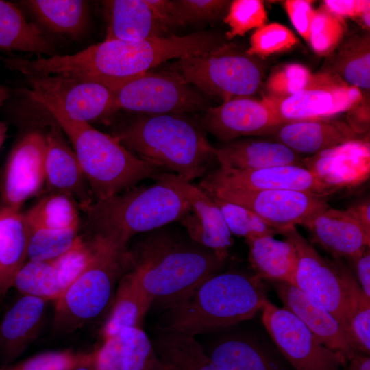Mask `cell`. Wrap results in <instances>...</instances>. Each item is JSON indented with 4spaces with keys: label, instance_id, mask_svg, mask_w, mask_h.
Here are the masks:
<instances>
[{
    "label": "cell",
    "instance_id": "cell-1",
    "mask_svg": "<svg viewBox=\"0 0 370 370\" xmlns=\"http://www.w3.org/2000/svg\"><path fill=\"white\" fill-rule=\"evenodd\" d=\"M135 236L132 249H127L129 271L164 310L218 273L225 262L174 223Z\"/></svg>",
    "mask_w": 370,
    "mask_h": 370
},
{
    "label": "cell",
    "instance_id": "cell-2",
    "mask_svg": "<svg viewBox=\"0 0 370 370\" xmlns=\"http://www.w3.org/2000/svg\"><path fill=\"white\" fill-rule=\"evenodd\" d=\"M112 136L142 161L190 182L203 177L217 162L216 148L197 121L184 114H138Z\"/></svg>",
    "mask_w": 370,
    "mask_h": 370
},
{
    "label": "cell",
    "instance_id": "cell-3",
    "mask_svg": "<svg viewBox=\"0 0 370 370\" xmlns=\"http://www.w3.org/2000/svg\"><path fill=\"white\" fill-rule=\"evenodd\" d=\"M266 287L254 273H217L164 310L158 330L195 336L251 319L266 301Z\"/></svg>",
    "mask_w": 370,
    "mask_h": 370
},
{
    "label": "cell",
    "instance_id": "cell-4",
    "mask_svg": "<svg viewBox=\"0 0 370 370\" xmlns=\"http://www.w3.org/2000/svg\"><path fill=\"white\" fill-rule=\"evenodd\" d=\"M149 186H135L82 209L94 234L123 247L130 239L178 222L192 208L175 189L158 180Z\"/></svg>",
    "mask_w": 370,
    "mask_h": 370
},
{
    "label": "cell",
    "instance_id": "cell-5",
    "mask_svg": "<svg viewBox=\"0 0 370 370\" xmlns=\"http://www.w3.org/2000/svg\"><path fill=\"white\" fill-rule=\"evenodd\" d=\"M73 145L94 201L106 199L166 172L142 161L114 136L90 123L47 110Z\"/></svg>",
    "mask_w": 370,
    "mask_h": 370
},
{
    "label": "cell",
    "instance_id": "cell-6",
    "mask_svg": "<svg viewBox=\"0 0 370 370\" xmlns=\"http://www.w3.org/2000/svg\"><path fill=\"white\" fill-rule=\"evenodd\" d=\"M91 239L90 262L55 301L53 325L57 331H74L99 317L130 267L127 247L101 234H94Z\"/></svg>",
    "mask_w": 370,
    "mask_h": 370
},
{
    "label": "cell",
    "instance_id": "cell-7",
    "mask_svg": "<svg viewBox=\"0 0 370 370\" xmlns=\"http://www.w3.org/2000/svg\"><path fill=\"white\" fill-rule=\"evenodd\" d=\"M165 71L222 103L251 97L260 88L264 73L256 57L227 42L209 52L177 59L167 64Z\"/></svg>",
    "mask_w": 370,
    "mask_h": 370
},
{
    "label": "cell",
    "instance_id": "cell-8",
    "mask_svg": "<svg viewBox=\"0 0 370 370\" xmlns=\"http://www.w3.org/2000/svg\"><path fill=\"white\" fill-rule=\"evenodd\" d=\"M25 77L27 95L47 110L90 124L116 112L113 92L102 84L61 75Z\"/></svg>",
    "mask_w": 370,
    "mask_h": 370
},
{
    "label": "cell",
    "instance_id": "cell-9",
    "mask_svg": "<svg viewBox=\"0 0 370 370\" xmlns=\"http://www.w3.org/2000/svg\"><path fill=\"white\" fill-rule=\"evenodd\" d=\"M112 92L116 112L184 114L208 108L207 99L200 92L165 70L134 77Z\"/></svg>",
    "mask_w": 370,
    "mask_h": 370
},
{
    "label": "cell",
    "instance_id": "cell-10",
    "mask_svg": "<svg viewBox=\"0 0 370 370\" xmlns=\"http://www.w3.org/2000/svg\"><path fill=\"white\" fill-rule=\"evenodd\" d=\"M360 89L351 86L332 71L312 75L306 86L285 98L264 96L284 123L328 119L348 111L363 99Z\"/></svg>",
    "mask_w": 370,
    "mask_h": 370
},
{
    "label": "cell",
    "instance_id": "cell-11",
    "mask_svg": "<svg viewBox=\"0 0 370 370\" xmlns=\"http://www.w3.org/2000/svg\"><path fill=\"white\" fill-rule=\"evenodd\" d=\"M263 325L280 352L295 370H340L347 361L325 346L294 314L266 299Z\"/></svg>",
    "mask_w": 370,
    "mask_h": 370
},
{
    "label": "cell",
    "instance_id": "cell-12",
    "mask_svg": "<svg viewBox=\"0 0 370 370\" xmlns=\"http://www.w3.org/2000/svg\"><path fill=\"white\" fill-rule=\"evenodd\" d=\"M279 234L294 245L297 254L293 286L329 312L352 339L343 282L336 262L322 257L295 226Z\"/></svg>",
    "mask_w": 370,
    "mask_h": 370
},
{
    "label": "cell",
    "instance_id": "cell-13",
    "mask_svg": "<svg viewBox=\"0 0 370 370\" xmlns=\"http://www.w3.org/2000/svg\"><path fill=\"white\" fill-rule=\"evenodd\" d=\"M206 193L248 208L277 234L296 225H302L314 214L330 206L324 195L293 190L221 188Z\"/></svg>",
    "mask_w": 370,
    "mask_h": 370
},
{
    "label": "cell",
    "instance_id": "cell-14",
    "mask_svg": "<svg viewBox=\"0 0 370 370\" xmlns=\"http://www.w3.org/2000/svg\"><path fill=\"white\" fill-rule=\"evenodd\" d=\"M208 192L215 189L293 190L327 196L336 188L302 165H282L241 170L219 166L206 174L197 185Z\"/></svg>",
    "mask_w": 370,
    "mask_h": 370
},
{
    "label": "cell",
    "instance_id": "cell-15",
    "mask_svg": "<svg viewBox=\"0 0 370 370\" xmlns=\"http://www.w3.org/2000/svg\"><path fill=\"white\" fill-rule=\"evenodd\" d=\"M46 134L38 130L25 134L10 152L0 178L1 206L21 210L25 202L45 185Z\"/></svg>",
    "mask_w": 370,
    "mask_h": 370
},
{
    "label": "cell",
    "instance_id": "cell-16",
    "mask_svg": "<svg viewBox=\"0 0 370 370\" xmlns=\"http://www.w3.org/2000/svg\"><path fill=\"white\" fill-rule=\"evenodd\" d=\"M197 123L224 143L244 136L271 135L284 123L262 99L251 97H235L208 108Z\"/></svg>",
    "mask_w": 370,
    "mask_h": 370
},
{
    "label": "cell",
    "instance_id": "cell-17",
    "mask_svg": "<svg viewBox=\"0 0 370 370\" xmlns=\"http://www.w3.org/2000/svg\"><path fill=\"white\" fill-rule=\"evenodd\" d=\"M153 180L169 185L186 199L192 210L177 223L194 241L212 250L221 260L225 261L232 243V234L213 197L174 173L163 172Z\"/></svg>",
    "mask_w": 370,
    "mask_h": 370
},
{
    "label": "cell",
    "instance_id": "cell-18",
    "mask_svg": "<svg viewBox=\"0 0 370 370\" xmlns=\"http://www.w3.org/2000/svg\"><path fill=\"white\" fill-rule=\"evenodd\" d=\"M271 282L284 308L297 317L325 346L341 352L347 360L357 353L343 328L320 304L290 283Z\"/></svg>",
    "mask_w": 370,
    "mask_h": 370
},
{
    "label": "cell",
    "instance_id": "cell-19",
    "mask_svg": "<svg viewBox=\"0 0 370 370\" xmlns=\"http://www.w3.org/2000/svg\"><path fill=\"white\" fill-rule=\"evenodd\" d=\"M313 241L337 259L350 260L370 245V234L347 210L323 209L303 225Z\"/></svg>",
    "mask_w": 370,
    "mask_h": 370
},
{
    "label": "cell",
    "instance_id": "cell-20",
    "mask_svg": "<svg viewBox=\"0 0 370 370\" xmlns=\"http://www.w3.org/2000/svg\"><path fill=\"white\" fill-rule=\"evenodd\" d=\"M46 138L45 184L50 193L73 198L82 210L94 200L74 150L63 138L60 127L52 126Z\"/></svg>",
    "mask_w": 370,
    "mask_h": 370
},
{
    "label": "cell",
    "instance_id": "cell-21",
    "mask_svg": "<svg viewBox=\"0 0 370 370\" xmlns=\"http://www.w3.org/2000/svg\"><path fill=\"white\" fill-rule=\"evenodd\" d=\"M295 153L318 154L342 144L358 140L360 134L347 123L337 120L288 122L271 135Z\"/></svg>",
    "mask_w": 370,
    "mask_h": 370
},
{
    "label": "cell",
    "instance_id": "cell-22",
    "mask_svg": "<svg viewBox=\"0 0 370 370\" xmlns=\"http://www.w3.org/2000/svg\"><path fill=\"white\" fill-rule=\"evenodd\" d=\"M48 301L23 295L6 311L0 322V353L5 361L17 358L37 337Z\"/></svg>",
    "mask_w": 370,
    "mask_h": 370
},
{
    "label": "cell",
    "instance_id": "cell-23",
    "mask_svg": "<svg viewBox=\"0 0 370 370\" xmlns=\"http://www.w3.org/2000/svg\"><path fill=\"white\" fill-rule=\"evenodd\" d=\"M219 166L249 170L282 166L301 165L304 159L284 145L275 140L238 138L216 148Z\"/></svg>",
    "mask_w": 370,
    "mask_h": 370
},
{
    "label": "cell",
    "instance_id": "cell-24",
    "mask_svg": "<svg viewBox=\"0 0 370 370\" xmlns=\"http://www.w3.org/2000/svg\"><path fill=\"white\" fill-rule=\"evenodd\" d=\"M102 4L107 19L106 40L136 42L168 33L146 0H107Z\"/></svg>",
    "mask_w": 370,
    "mask_h": 370
},
{
    "label": "cell",
    "instance_id": "cell-25",
    "mask_svg": "<svg viewBox=\"0 0 370 370\" xmlns=\"http://www.w3.org/2000/svg\"><path fill=\"white\" fill-rule=\"evenodd\" d=\"M246 242L249 246V261L257 277L294 285L298 257L291 241L263 236L247 238Z\"/></svg>",
    "mask_w": 370,
    "mask_h": 370
},
{
    "label": "cell",
    "instance_id": "cell-26",
    "mask_svg": "<svg viewBox=\"0 0 370 370\" xmlns=\"http://www.w3.org/2000/svg\"><path fill=\"white\" fill-rule=\"evenodd\" d=\"M28 230L23 213L0 206V297L13 286L14 279L25 263Z\"/></svg>",
    "mask_w": 370,
    "mask_h": 370
},
{
    "label": "cell",
    "instance_id": "cell-27",
    "mask_svg": "<svg viewBox=\"0 0 370 370\" xmlns=\"http://www.w3.org/2000/svg\"><path fill=\"white\" fill-rule=\"evenodd\" d=\"M116 290L110 313L101 332L103 341L118 336L124 328H140L153 304L129 271L121 277Z\"/></svg>",
    "mask_w": 370,
    "mask_h": 370
},
{
    "label": "cell",
    "instance_id": "cell-28",
    "mask_svg": "<svg viewBox=\"0 0 370 370\" xmlns=\"http://www.w3.org/2000/svg\"><path fill=\"white\" fill-rule=\"evenodd\" d=\"M21 3L53 33L79 38L88 27L89 6L86 1L26 0Z\"/></svg>",
    "mask_w": 370,
    "mask_h": 370
},
{
    "label": "cell",
    "instance_id": "cell-29",
    "mask_svg": "<svg viewBox=\"0 0 370 370\" xmlns=\"http://www.w3.org/2000/svg\"><path fill=\"white\" fill-rule=\"evenodd\" d=\"M152 344L164 370H221L195 336L158 330Z\"/></svg>",
    "mask_w": 370,
    "mask_h": 370
},
{
    "label": "cell",
    "instance_id": "cell-30",
    "mask_svg": "<svg viewBox=\"0 0 370 370\" xmlns=\"http://www.w3.org/2000/svg\"><path fill=\"white\" fill-rule=\"evenodd\" d=\"M0 49L51 55L53 47L17 6L0 0Z\"/></svg>",
    "mask_w": 370,
    "mask_h": 370
},
{
    "label": "cell",
    "instance_id": "cell-31",
    "mask_svg": "<svg viewBox=\"0 0 370 370\" xmlns=\"http://www.w3.org/2000/svg\"><path fill=\"white\" fill-rule=\"evenodd\" d=\"M204 350L221 370H278L262 347L244 336L222 337Z\"/></svg>",
    "mask_w": 370,
    "mask_h": 370
},
{
    "label": "cell",
    "instance_id": "cell-32",
    "mask_svg": "<svg viewBox=\"0 0 370 370\" xmlns=\"http://www.w3.org/2000/svg\"><path fill=\"white\" fill-rule=\"evenodd\" d=\"M343 282L347 314L352 341L358 352H370V297H367L351 269L336 262Z\"/></svg>",
    "mask_w": 370,
    "mask_h": 370
},
{
    "label": "cell",
    "instance_id": "cell-33",
    "mask_svg": "<svg viewBox=\"0 0 370 370\" xmlns=\"http://www.w3.org/2000/svg\"><path fill=\"white\" fill-rule=\"evenodd\" d=\"M334 73L362 90L370 87L369 34L356 35L339 47L332 63Z\"/></svg>",
    "mask_w": 370,
    "mask_h": 370
},
{
    "label": "cell",
    "instance_id": "cell-34",
    "mask_svg": "<svg viewBox=\"0 0 370 370\" xmlns=\"http://www.w3.org/2000/svg\"><path fill=\"white\" fill-rule=\"evenodd\" d=\"M78 204L69 195L50 193L23 213L28 229L79 227Z\"/></svg>",
    "mask_w": 370,
    "mask_h": 370
},
{
    "label": "cell",
    "instance_id": "cell-35",
    "mask_svg": "<svg viewBox=\"0 0 370 370\" xmlns=\"http://www.w3.org/2000/svg\"><path fill=\"white\" fill-rule=\"evenodd\" d=\"M12 286L23 295L47 301H56L62 293L57 270L51 262H25L16 273Z\"/></svg>",
    "mask_w": 370,
    "mask_h": 370
},
{
    "label": "cell",
    "instance_id": "cell-36",
    "mask_svg": "<svg viewBox=\"0 0 370 370\" xmlns=\"http://www.w3.org/2000/svg\"><path fill=\"white\" fill-rule=\"evenodd\" d=\"M121 370H164L152 342L140 328H126L119 335Z\"/></svg>",
    "mask_w": 370,
    "mask_h": 370
},
{
    "label": "cell",
    "instance_id": "cell-37",
    "mask_svg": "<svg viewBox=\"0 0 370 370\" xmlns=\"http://www.w3.org/2000/svg\"><path fill=\"white\" fill-rule=\"evenodd\" d=\"M79 227L28 229L27 256L31 261L51 262L66 252L79 235Z\"/></svg>",
    "mask_w": 370,
    "mask_h": 370
},
{
    "label": "cell",
    "instance_id": "cell-38",
    "mask_svg": "<svg viewBox=\"0 0 370 370\" xmlns=\"http://www.w3.org/2000/svg\"><path fill=\"white\" fill-rule=\"evenodd\" d=\"M212 197L220 208L232 234L247 239L263 236H274L277 234L273 228L248 208Z\"/></svg>",
    "mask_w": 370,
    "mask_h": 370
},
{
    "label": "cell",
    "instance_id": "cell-39",
    "mask_svg": "<svg viewBox=\"0 0 370 370\" xmlns=\"http://www.w3.org/2000/svg\"><path fill=\"white\" fill-rule=\"evenodd\" d=\"M345 32L343 18L324 7L314 10L312 15L308 42L319 56L332 53L338 46Z\"/></svg>",
    "mask_w": 370,
    "mask_h": 370
},
{
    "label": "cell",
    "instance_id": "cell-40",
    "mask_svg": "<svg viewBox=\"0 0 370 370\" xmlns=\"http://www.w3.org/2000/svg\"><path fill=\"white\" fill-rule=\"evenodd\" d=\"M298 42L294 33L286 26L271 23L256 29L250 38L247 54L259 58L289 50Z\"/></svg>",
    "mask_w": 370,
    "mask_h": 370
},
{
    "label": "cell",
    "instance_id": "cell-41",
    "mask_svg": "<svg viewBox=\"0 0 370 370\" xmlns=\"http://www.w3.org/2000/svg\"><path fill=\"white\" fill-rule=\"evenodd\" d=\"M223 20L230 28L225 34L230 40L264 25L267 16L262 1L234 0L231 1Z\"/></svg>",
    "mask_w": 370,
    "mask_h": 370
},
{
    "label": "cell",
    "instance_id": "cell-42",
    "mask_svg": "<svg viewBox=\"0 0 370 370\" xmlns=\"http://www.w3.org/2000/svg\"><path fill=\"white\" fill-rule=\"evenodd\" d=\"M95 359V352L77 353L70 349L47 352L20 362L3 366L0 370H74Z\"/></svg>",
    "mask_w": 370,
    "mask_h": 370
},
{
    "label": "cell",
    "instance_id": "cell-43",
    "mask_svg": "<svg viewBox=\"0 0 370 370\" xmlns=\"http://www.w3.org/2000/svg\"><path fill=\"white\" fill-rule=\"evenodd\" d=\"M93 254L92 239L85 241L79 236L66 252L51 261L57 270L62 293L86 269Z\"/></svg>",
    "mask_w": 370,
    "mask_h": 370
},
{
    "label": "cell",
    "instance_id": "cell-44",
    "mask_svg": "<svg viewBox=\"0 0 370 370\" xmlns=\"http://www.w3.org/2000/svg\"><path fill=\"white\" fill-rule=\"evenodd\" d=\"M313 73L304 65L291 63L273 71L267 79V96L285 98L304 88Z\"/></svg>",
    "mask_w": 370,
    "mask_h": 370
},
{
    "label": "cell",
    "instance_id": "cell-45",
    "mask_svg": "<svg viewBox=\"0 0 370 370\" xmlns=\"http://www.w3.org/2000/svg\"><path fill=\"white\" fill-rule=\"evenodd\" d=\"M186 25L212 21L226 14L231 1L176 0Z\"/></svg>",
    "mask_w": 370,
    "mask_h": 370
},
{
    "label": "cell",
    "instance_id": "cell-46",
    "mask_svg": "<svg viewBox=\"0 0 370 370\" xmlns=\"http://www.w3.org/2000/svg\"><path fill=\"white\" fill-rule=\"evenodd\" d=\"M284 8L295 29L308 42L310 23L314 10L312 7V1L288 0L284 2Z\"/></svg>",
    "mask_w": 370,
    "mask_h": 370
},
{
    "label": "cell",
    "instance_id": "cell-47",
    "mask_svg": "<svg viewBox=\"0 0 370 370\" xmlns=\"http://www.w3.org/2000/svg\"><path fill=\"white\" fill-rule=\"evenodd\" d=\"M146 1L167 32L171 29L186 25L176 0H146Z\"/></svg>",
    "mask_w": 370,
    "mask_h": 370
},
{
    "label": "cell",
    "instance_id": "cell-48",
    "mask_svg": "<svg viewBox=\"0 0 370 370\" xmlns=\"http://www.w3.org/2000/svg\"><path fill=\"white\" fill-rule=\"evenodd\" d=\"M95 370H121V343L119 336L103 341L95 352Z\"/></svg>",
    "mask_w": 370,
    "mask_h": 370
},
{
    "label": "cell",
    "instance_id": "cell-49",
    "mask_svg": "<svg viewBox=\"0 0 370 370\" xmlns=\"http://www.w3.org/2000/svg\"><path fill=\"white\" fill-rule=\"evenodd\" d=\"M323 7L338 17L360 18L362 13L370 8L367 0H325Z\"/></svg>",
    "mask_w": 370,
    "mask_h": 370
},
{
    "label": "cell",
    "instance_id": "cell-50",
    "mask_svg": "<svg viewBox=\"0 0 370 370\" xmlns=\"http://www.w3.org/2000/svg\"><path fill=\"white\" fill-rule=\"evenodd\" d=\"M352 261L358 282L365 295L370 297V249L366 247L359 255L350 260Z\"/></svg>",
    "mask_w": 370,
    "mask_h": 370
},
{
    "label": "cell",
    "instance_id": "cell-51",
    "mask_svg": "<svg viewBox=\"0 0 370 370\" xmlns=\"http://www.w3.org/2000/svg\"><path fill=\"white\" fill-rule=\"evenodd\" d=\"M363 99L349 110V118L347 123L355 132L362 134L367 131L369 125V107L367 103H364Z\"/></svg>",
    "mask_w": 370,
    "mask_h": 370
},
{
    "label": "cell",
    "instance_id": "cell-52",
    "mask_svg": "<svg viewBox=\"0 0 370 370\" xmlns=\"http://www.w3.org/2000/svg\"><path fill=\"white\" fill-rule=\"evenodd\" d=\"M347 210L356 218L365 231L370 234L369 198H365L356 202Z\"/></svg>",
    "mask_w": 370,
    "mask_h": 370
},
{
    "label": "cell",
    "instance_id": "cell-53",
    "mask_svg": "<svg viewBox=\"0 0 370 370\" xmlns=\"http://www.w3.org/2000/svg\"><path fill=\"white\" fill-rule=\"evenodd\" d=\"M350 370H370L369 355L356 353L350 360Z\"/></svg>",
    "mask_w": 370,
    "mask_h": 370
},
{
    "label": "cell",
    "instance_id": "cell-54",
    "mask_svg": "<svg viewBox=\"0 0 370 370\" xmlns=\"http://www.w3.org/2000/svg\"><path fill=\"white\" fill-rule=\"evenodd\" d=\"M8 127L5 123L0 121V149L7 136Z\"/></svg>",
    "mask_w": 370,
    "mask_h": 370
},
{
    "label": "cell",
    "instance_id": "cell-55",
    "mask_svg": "<svg viewBox=\"0 0 370 370\" xmlns=\"http://www.w3.org/2000/svg\"><path fill=\"white\" fill-rule=\"evenodd\" d=\"M10 93L7 88L0 85V106L9 98Z\"/></svg>",
    "mask_w": 370,
    "mask_h": 370
},
{
    "label": "cell",
    "instance_id": "cell-56",
    "mask_svg": "<svg viewBox=\"0 0 370 370\" xmlns=\"http://www.w3.org/2000/svg\"><path fill=\"white\" fill-rule=\"evenodd\" d=\"M74 370H95V369H94V360L89 362V363L81 365V366L78 367L77 368H76Z\"/></svg>",
    "mask_w": 370,
    "mask_h": 370
}]
</instances>
